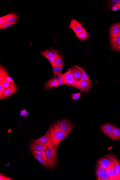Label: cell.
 Wrapping results in <instances>:
<instances>
[{"label": "cell", "mask_w": 120, "mask_h": 180, "mask_svg": "<svg viewBox=\"0 0 120 180\" xmlns=\"http://www.w3.org/2000/svg\"><path fill=\"white\" fill-rule=\"evenodd\" d=\"M7 15L8 22H17L18 19V15L14 13H10Z\"/></svg>", "instance_id": "obj_20"}, {"label": "cell", "mask_w": 120, "mask_h": 180, "mask_svg": "<svg viewBox=\"0 0 120 180\" xmlns=\"http://www.w3.org/2000/svg\"><path fill=\"white\" fill-rule=\"evenodd\" d=\"M0 180H13L10 178L8 177L1 173L0 174Z\"/></svg>", "instance_id": "obj_37"}, {"label": "cell", "mask_w": 120, "mask_h": 180, "mask_svg": "<svg viewBox=\"0 0 120 180\" xmlns=\"http://www.w3.org/2000/svg\"><path fill=\"white\" fill-rule=\"evenodd\" d=\"M120 0H113L111 1V5L112 8L117 6L119 4Z\"/></svg>", "instance_id": "obj_36"}, {"label": "cell", "mask_w": 120, "mask_h": 180, "mask_svg": "<svg viewBox=\"0 0 120 180\" xmlns=\"http://www.w3.org/2000/svg\"><path fill=\"white\" fill-rule=\"evenodd\" d=\"M106 170L107 172V174L109 176V180H114V178L113 176V173H112L111 167L105 169Z\"/></svg>", "instance_id": "obj_32"}, {"label": "cell", "mask_w": 120, "mask_h": 180, "mask_svg": "<svg viewBox=\"0 0 120 180\" xmlns=\"http://www.w3.org/2000/svg\"><path fill=\"white\" fill-rule=\"evenodd\" d=\"M98 163L104 168L106 169L111 166L114 162L111 160L107 158H102L98 161Z\"/></svg>", "instance_id": "obj_14"}, {"label": "cell", "mask_w": 120, "mask_h": 180, "mask_svg": "<svg viewBox=\"0 0 120 180\" xmlns=\"http://www.w3.org/2000/svg\"><path fill=\"white\" fill-rule=\"evenodd\" d=\"M7 22V15H5L1 17V18H0V26L2 25Z\"/></svg>", "instance_id": "obj_35"}, {"label": "cell", "mask_w": 120, "mask_h": 180, "mask_svg": "<svg viewBox=\"0 0 120 180\" xmlns=\"http://www.w3.org/2000/svg\"><path fill=\"white\" fill-rule=\"evenodd\" d=\"M57 149L58 147L52 144L47 146L45 150L48 160L47 168H51L55 166L57 161Z\"/></svg>", "instance_id": "obj_2"}, {"label": "cell", "mask_w": 120, "mask_h": 180, "mask_svg": "<svg viewBox=\"0 0 120 180\" xmlns=\"http://www.w3.org/2000/svg\"><path fill=\"white\" fill-rule=\"evenodd\" d=\"M4 79L9 82H14V81L13 80V79H12V78L10 77H9V76H8L7 77H6L5 79Z\"/></svg>", "instance_id": "obj_39"}, {"label": "cell", "mask_w": 120, "mask_h": 180, "mask_svg": "<svg viewBox=\"0 0 120 180\" xmlns=\"http://www.w3.org/2000/svg\"><path fill=\"white\" fill-rule=\"evenodd\" d=\"M0 83L2 84L3 86H4V88L6 90V89L10 87L11 85H12V84L13 83H11L8 82V81H7L5 79L2 80V81H0Z\"/></svg>", "instance_id": "obj_29"}, {"label": "cell", "mask_w": 120, "mask_h": 180, "mask_svg": "<svg viewBox=\"0 0 120 180\" xmlns=\"http://www.w3.org/2000/svg\"><path fill=\"white\" fill-rule=\"evenodd\" d=\"M46 148V146L40 144L34 143H31L29 146L31 151H33L35 150H45Z\"/></svg>", "instance_id": "obj_18"}, {"label": "cell", "mask_w": 120, "mask_h": 180, "mask_svg": "<svg viewBox=\"0 0 120 180\" xmlns=\"http://www.w3.org/2000/svg\"><path fill=\"white\" fill-rule=\"evenodd\" d=\"M68 28L72 30L76 35L80 34L85 29L78 21L74 19L71 20Z\"/></svg>", "instance_id": "obj_8"}, {"label": "cell", "mask_w": 120, "mask_h": 180, "mask_svg": "<svg viewBox=\"0 0 120 180\" xmlns=\"http://www.w3.org/2000/svg\"><path fill=\"white\" fill-rule=\"evenodd\" d=\"M79 40L84 41L87 40L88 38V35L86 30L85 29L80 34L76 35Z\"/></svg>", "instance_id": "obj_24"}, {"label": "cell", "mask_w": 120, "mask_h": 180, "mask_svg": "<svg viewBox=\"0 0 120 180\" xmlns=\"http://www.w3.org/2000/svg\"><path fill=\"white\" fill-rule=\"evenodd\" d=\"M91 83L86 80H81L76 81L73 87L79 89L82 92H85L88 91L91 87Z\"/></svg>", "instance_id": "obj_6"}, {"label": "cell", "mask_w": 120, "mask_h": 180, "mask_svg": "<svg viewBox=\"0 0 120 180\" xmlns=\"http://www.w3.org/2000/svg\"><path fill=\"white\" fill-rule=\"evenodd\" d=\"M118 7H119V9H120V2L119 3V4H118Z\"/></svg>", "instance_id": "obj_40"}, {"label": "cell", "mask_w": 120, "mask_h": 180, "mask_svg": "<svg viewBox=\"0 0 120 180\" xmlns=\"http://www.w3.org/2000/svg\"><path fill=\"white\" fill-rule=\"evenodd\" d=\"M53 126L59 130L68 134H69L73 128L72 124L69 120H59Z\"/></svg>", "instance_id": "obj_3"}, {"label": "cell", "mask_w": 120, "mask_h": 180, "mask_svg": "<svg viewBox=\"0 0 120 180\" xmlns=\"http://www.w3.org/2000/svg\"><path fill=\"white\" fill-rule=\"evenodd\" d=\"M60 85L59 81L55 79H52L47 81L45 84V87L46 89L56 88Z\"/></svg>", "instance_id": "obj_17"}, {"label": "cell", "mask_w": 120, "mask_h": 180, "mask_svg": "<svg viewBox=\"0 0 120 180\" xmlns=\"http://www.w3.org/2000/svg\"><path fill=\"white\" fill-rule=\"evenodd\" d=\"M33 156L36 159V160L38 162L41 163V164L44 166V167H46L47 165V164L46 161L44 160L43 158L40 157L36 155H33Z\"/></svg>", "instance_id": "obj_31"}, {"label": "cell", "mask_w": 120, "mask_h": 180, "mask_svg": "<svg viewBox=\"0 0 120 180\" xmlns=\"http://www.w3.org/2000/svg\"><path fill=\"white\" fill-rule=\"evenodd\" d=\"M108 136L114 140H120V129L113 125V132Z\"/></svg>", "instance_id": "obj_16"}, {"label": "cell", "mask_w": 120, "mask_h": 180, "mask_svg": "<svg viewBox=\"0 0 120 180\" xmlns=\"http://www.w3.org/2000/svg\"><path fill=\"white\" fill-rule=\"evenodd\" d=\"M110 36L112 38H115L120 36V23L113 25L110 31Z\"/></svg>", "instance_id": "obj_10"}, {"label": "cell", "mask_w": 120, "mask_h": 180, "mask_svg": "<svg viewBox=\"0 0 120 180\" xmlns=\"http://www.w3.org/2000/svg\"><path fill=\"white\" fill-rule=\"evenodd\" d=\"M62 75H63V74L61 73V74L55 75L53 77V79H55L58 80L59 84H60V85H59V86H62L64 84L63 77H62Z\"/></svg>", "instance_id": "obj_27"}, {"label": "cell", "mask_w": 120, "mask_h": 180, "mask_svg": "<svg viewBox=\"0 0 120 180\" xmlns=\"http://www.w3.org/2000/svg\"><path fill=\"white\" fill-rule=\"evenodd\" d=\"M119 163H120V162H119Z\"/></svg>", "instance_id": "obj_41"}, {"label": "cell", "mask_w": 120, "mask_h": 180, "mask_svg": "<svg viewBox=\"0 0 120 180\" xmlns=\"http://www.w3.org/2000/svg\"><path fill=\"white\" fill-rule=\"evenodd\" d=\"M64 84H67L70 87H73L76 81L74 80L70 69L62 75Z\"/></svg>", "instance_id": "obj_5"}, {"label": "cell", "mask_w": 120, "mask_h": 180, "mask_svg": "<svg viewBox=\"0 0 120 180\" xmlns=\"http://www.w3.org/2000/svg\"><path fill=\"white\" fill-rule=\"evenodd\" d=\"M110 43L113 49L120 51V36L115 38L110 37Z\"/></svg>", "instance_id": "obj_12"}, {"label": "cell", "mask_w": 120, "mask_h": 180, "mask_svg": "<svg viewBox=\"0 0 120 180\" xmlns=\"http://www.w3.org/2000/svg\"><path fill=\"white\" fill-rule=\"evenodd\" d=\"M9 76L8 73L4 68V67L1 65L0 67V81L5 79L6 77Z\"/></svg>", "instance_id": "obj_23"}, {"label": "cell", "mask_w": 120, "mask_h": 180, "mask_svg": "<svg viewBox=\"0 0 120 180\" xmlns=\"http://www.w3.org/2000/svg\"><path fill=\"white\" fill-rule=\"evenodd\" d=\"M17 22L12 23L7 22L4 23V24L0 26V29L3 30L7 29V28L10 27H11L14 25Z\"/></svg>", "instance_id": "obj_28"}, {"label": "cell", "mask_w": 120, "mask_h": 180, "mask_svg": "<svg viewBox=\"0 0 120 180\" xmlns=\"http://www.w3.org/2000/svg\"><path fill=\"white\" fill-rule=\"evenodd\" d=\"M55 66L62 67H63L64 65L63 58L59 53L55 58Z\"/></svg>", "instance_id": "obj_21"}, {"label": "cell", "mask_w": 120, "mask_h": 180, "mask_svg": "<svg viewBox=\"0 0 120 180\" xmlns=\"http://www.w3.org/2000/svg\"><path fill=\"white\" fill-rule=\"evenodd\" d=\"M100 129L104 134L108 136L113 132V125L111 124H106L101 126Z\"/></svg>", "instance_id": "obj_15"}, {"label": "cell", "mask_w": 120, "mask_h": 180, "mask_svg": "<svg viewBox=\"0 0 120 180\" xmlns=\"http://www.w3.org/2000/svg\"><path fill=\"white\" fill-rule=\"evenodd\" d=\"M105 157L108 158L113 161L114 163L115 168L116 169L118 176V180H120V164L119 161L118 160L117 158L113 155H107Z\"/></svg>", "instance_id": "obj_11"}, {"label": "cell", "mask_w": 120, "mask_h": 180, "mask_svg": "<svg viewBox=\"0 0 120 180\" xmlns=\"http://www.w3.org/2000/svg\"><path fill=\"white\" fill-rule=\"evenodd\" d=\"M97 179L99 180H109V176L105 169H100L97 168L96 172Z\"/></svg>", "instance_id": "obj_13"}, {"label": "cell", "mask_w": 120, "mask_h": 180, "mask_svg": "<svg viewBox=\"0 0 120 180\" xmlns=\"http://www.w3.org/2000/svg\"><path fill=\"white\" fill-rule=\"evenodd\" d=\"M70 69L74 80L76 81H81L83 75V69L77 65H75Z\"/></svg>", "instance_id": "obj_7"}, {"label": "cell", "mask_w": 120, "mask_h": 180, "mask_svg": "<svg viewBox=\"0 0 120 180\" xmlns=\"http://www.w3.org/2000/svg\"><path fill=\"white\" fill-rule=\"evenodd\" d=\"M112 173H113V176L114 178V180H118V173H117L116 169L115 168V165L114 162L113 163L111 166Z\"/></svg>", "instance_id": "obj_30"}, {"label": "cell", "mask_w": 120, "mask_h": 180, "mask_svg": "<svg viewBox=\"0 0 120 180\" xmlns=\"http://www.w3.org/2000/svg\"><path fill=\"white\" fill-rule=\"evenodd\" d=\"M31 143L40 144L46 147L52 145L49 131H47L46 134L40 138L31 140Z\"/></svg>", "instance_id": "obj_4"}, {"label": "cell", "mask_w": 120, "mask_h": 180, "mask_svg": "<svg viewBox=\"0 0 120 180\" xmlns=\"http://www.w3.org/2000/svg\"><path fill=\"white\" fill-rule=\"evenodd\" d=\"M81 80H86L89 83H91L90 78H89L88 74L86 72L83 70V75H82V77Z\"/></svg>", "instance_id": "obj_33"}, {"label": "cell", "mask_w": 120, "mask_h": 180, "mask_svg": "<svg viewBox=\"0 0 120 180\" xmlns=\"http://www.w3.org/2000/svg\"><path fill=\"white\" fill-rule=\"evenodd\" d=\"M81 94L80 93H76L71 95V98L73 100H77L80 98Z\"/></svg>", "instance_id": "obj_34"}, {"label": "cell", "mask_w": 120, "mask_h": 180, "mask_svg": "<svg viewBox=\"0 0 120 180\" xmlns=\"http://www.w3.org/2000/svg\"><path fill=\"white\" fill-rule=\"evenodd\" d=\"M40 53L41 55L43 56L45 58H46L49 61V62L50 63L51 65H52V67H53L54 66H55V58L51 57V56H48V55L45 52V51H42Z\"/></svg>", "instance_id": "obj_22"}, {"label": "cell", "mask_w": 120, "mask_h": 180, "mask_svg": "<svg viewBox=\"0 0 120 180\" xmlns=\"http://www.w3.org/2000/svg\"><path fill=\"white\" fill-rule=\"evenodd\" d=\"M49 131L50 135L52 144L54 146L58 147L61 142L68 136V134L65 133L59 130L53 126L49 128Z\"/></svg>", "instance_id": "obj_1"}, {"label": "cell", "mask_w": 120, "mask_h": 180, "mask_svg": "<svg viewBox=\"0 0 120 180\" xmlns=\"http://www.w3.org/2000/svg\"><path fill=\"white\" fill-rule=\"evenodd\" d=\"M17 87L15 83H13L12 85L9 88L6 89L4 94L0 97L1 100H4L8 98L17 91Z\"/></svg>", "instance_id": "obj_9"}, {"label": "cell", "mask_w": 120, "mask_h": 180, "mask_svg": "<svg viewBox=\"0 0 120 180\" xmlns=\"http://www.w3.org/2000/svg\"><path fill=\"white\" fill-rule=\"evenodd\" d=\"M32 154H33V155H36L40 156V157L43 158V159L46 161L47 164V165L48 160L46 157V152H45V150H34V151H32Z\"/></svg>", "instance_id": "obj_19"}, {"label": "cell", "mask_w": 120, "mask_h": 180, "mask_svg": "<svg viewBox=\"0 0 120 180\" xmlns=\"http://www.w3.org/2000/svg\"><path fill=\"white\" fill-rule=\"evenodd\" d=\"M44 51L48 56H51V57L54 58H55L57 57V54L58 53V51L54 49L48 50Z\"/></svg>", "instance_id": "obj_25"}, {"label": "cell", "mask_w": 120, "mask_h": 180, "mask_svg": "<svg viewBox=\"0 0 120 180\" xmlns=\"http://www.w3.org/2000/svg\"><path fill=\"white\" fill-rule=\"evenodd\" d=\"M63 70V67L55 66L53 67V72L54 75L61 74Z\"/></svg>", "instance_id": "obj_26"}, {"label": "cell", "mask_w": 120, "mask_h": 180, "mask_svg": "<svg viewBox=\"0 0 120 180\" xmlns=\"http://www.w3.org/2000/svg\"><path fill=\"white\" fill-rule=\"evenodd\" d=\"M6 89L3 86L2 84L0 83V97H1L4 94V92L5 91Z\"/></svg>", "instance_id": "obj_38"}]
</instances>
